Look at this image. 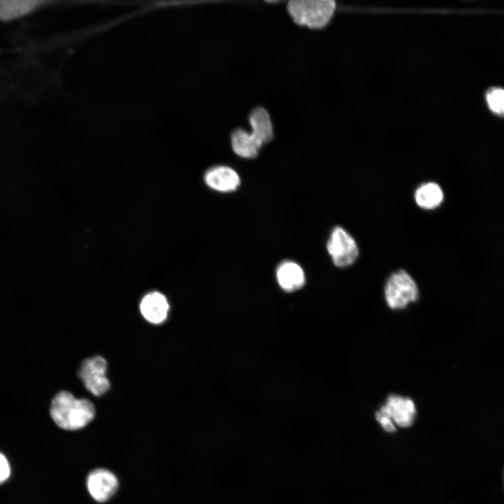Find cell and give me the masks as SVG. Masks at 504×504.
<instances>
[{
	"instance_id": "6da1fadb",
	"label": "cell",
	"mask_w": 504,
	"mask_h": 504,
	"mask_svg": "<svg viewBox=\"0 0 504 504\" xmlns=\"http://www.w3.org/2000/svg\"><path fill=\"white\" fill-rule=\"evenodd\" d=\"M50 414L55 424L66 430L86 426L95 416V407L88 399H77L69 391H62L52 398Z\"/></svg>"
},
{
	"instance_id": "7a4b0ae2",
	"label": "cell",
	"mask_w": 504,
	"mask_h": 504,
	"mask_svg": "<svg viewBox=\"0 0 504 504\" xmlns=\"http://www.w3.org/2000/svg\"><path fill=\"white\" fill-rule=\"evenodd\" d=\"M336 9L332 0H293L287 10L293 20L300 26L311 29L325 27L331 20Z\"/></svg>"
},
{
	"instance_id": "3957f363",
	"label": "cell",
	"mask_w": 504,
	"mask_h": 504,
	"mask_svg": "<svg viewBox=\"0 0 504 504\" xmlns=\"http://www.w3.org/2000/svg\"><path fill=\"white\" fill-rule=\"evenodd\" d=\"M384 295L387 306L393 310L403 309L419 298V287L405 270L393 272L386 281Z\"/></svg>"
},
{
	"instance_id": "277c9868",
	"label": "cell",
	"mask_w": 504,
	"mask_h": 504,
	"mask_svg": "<svg viewBox=\"0 0 504 504\" xmlns=\"http://www.w3.org/2000/svg\"><path fill=\"white\" fill-rule=\"evenodd\" d=\"M326 249L332 263L340 268L353 265L359 255L356 240L340 226H335L331 230L326 244Z\"/></svg>"
},
{
	"instance_id": "5b68a950",
	"label": "cell",
	"mask_w": 504,
	"mask_h": 504,
	"mask_svg": "<svg viewBox=\"0 0 504 504\" xmlns=\"http://www.w3.org/2000/svg\"><path fill=\"white\" fill-rule=\"evenodd\" d=\"M106 360L101 356L85 359L80 365L78 376L85 388L94 396H100L110 388L106 377Z\"/></svg>"
},
{
	"instance_id": "8992f818",
	"label": "cell",
	"mask_w": 504,
	"mask_h": 504,
	"mask_svg": "<svg viewBox=\"0 0 504 504\" xmlns=\"http://www.w3.org/2000/svg\"><path fill=\"white\" fill-rule=\"evenodd\" d=\"M386 414L396 427L409 428L416 419V407L414 400L407 396L390 394L379 409Z\"/></svg>"
},
{
	"instance_id": "52a82bcc",
	"label": "cell",
	"mask_w": 504,
	"mask_h": 504,
	"mask_svg": "<svg viewBox=\"0 0 504 504\" xmlns=\"http://www.w3.org/2000/svg\"><path fill=\"white\" fill-rule=\"evenodd\" d=\"M85 484L91 498L97 503H105L117 492L119 482L111 470L99 468L92 470L87 475Z\"/></svg>"
},
{
	"instance_id": "ba28073f",
	"label": "cell",
	"mask_w": 504,
	"mask_h": 504,
	"mask_svg": "<svg viewBox=\"0 0 504 504\" xmlns=\"http://www.w3.org/2000/svg\"><path fill=\"white\" fill-rule=\"evenodd\" d=\"M206 185L213 190L219 192H230L240 186L239 174L232 167L226 165H216L206 170L204 176Z\"/></svg>"
},
{
	"instance_id": "9c48e42d",
	"label": "cell",
	"mask_w": 504,
	"mask_h": 504,
	"mask_svg": "<svg viewBox=\"0 0 504 504\" xmlns=\"http://www.w3.org/2000/svg\"><path fill=\"white\" fill-rule=\"evenodd\" d=\"M249 124L251 128L247 132L248 138L260 148L272 140L274 130L270 116L264 108L256 107L249 115Z\"/></svg>"
},
{
	"instance_id": "30bf717a",
	"label": "cell",
	"mask_w": 504,
	"mask_h": 504,
	"mask_svg": "<svg viewBox=\"0 0 504 504\" xmlns=\"http://www.w3.org/2000/svg\"><path fill=\"white\" fill-rule=\"evenodd\" d=\"M139 308L141 315L147 321L160 324L167 318L169 305L163 294L153 291L141 299Z\"/></svg>"
},
{
	"instance_id": "8fae6325",
	"label": "cell",
	"mask_w": 504,
	"mask_h": 504,
	"mask_svg": "<svg viewBox=\"0 0 504 504\" xmlns=\"http://www.w3.org/2000/svg\"><path fill=\"white\" fill-rule=\"evenodd\" d=\"M276 279L280 287L286 291H294L302 288L305 275L302 267L292 260H284L277 267Z\"/></svg>"
},
{
	"instance_id": "7c38bea8",
	"label": "cell",
	"mask_w": 504,
	"mask_h": 504,
	"mask_svg": "<svg viewBox=\"0 0 504 504\" xmlns=\"http://www.w3.org/2000/svg\"><path fill=\"white\" fill-rule=\"evenodd\" d=\"M414 197L419 207L425 210H433L441 205L444 193L437 183L430 181L419 186L415 190Z\"/></svg>"
},
{
	"instance_id": "4fadbf2b",
	"label": "cell",
	"mask_w": 504,
	"mask_h": 504,
	"mask_svg": "<svg viewBox=\"0 0 504 504\" xmlns=\"http://www.w3.org/2000/svg\"><path fill=\"white\" fill-rule=\"evenodd\" d=\"M44 3L36 0H0V20H10L23 16Z\"/></svg>"
},
{
	"instance_id": "5bb4252c",
	"label": "cell",
	"mask_w": 504,
	"mask_h": 504,
	"mask_svg": "<svg viewBox=\"0 0 504 504\" xmlns=\"http://www.w3.org/2000/svg\"><path fill=\"white\" fill-rule=\"evenodd\" d=\"M247 131L242 128L235 129L231 134V146L234 153L243 158H255L260 148L249 140Z\"/></svg>"
},
{
	"instance_id": "9a60e30c",
	"label": "cell",
	"mask_w": 504,
	"mask_h": 504,
	"mask_svg": "<svg viewBox=\"0 0 504 504\" xmlns=\"http://www.w3.org/2000/svg\"><path fill=\"white\" fill-rule=\"evenodd\" d=\"M486 102L493 113L504 115V90L492 88L486 94Z\"/></svg>"
},
{
	"instance_id": "2e32d148",
	"label": "cell",
	"mask_w": 504,
	"mask_h": 504,
	"mask_svg": "<svg viewBox=\"0 0 504 504\" xmlns=\"http://www.w3.org/2000/svg\"><path fill=\"white\" fill-rule=\"evenodd\" d=\"M375 418L382 429L386 432L392 433L396 431V426L392 420L380 410H378L375 412Z\"/></svg>"
},
{
	"instance_id": "e0dca14e",
	"label": "cell",
	"mask_w": 504,
	"mask_h": 504,
	"mask_svg": "<svg viewBox=\"0 0 504 504\" xmlns=\"http://www.w3.org/2000/svg\"><path fill=\"white\" fill-rule=\"evenodd\" d=\"M10 475V466L6 456L0 452V484L5 482Z\"/></svg>"
}]
</instances>
